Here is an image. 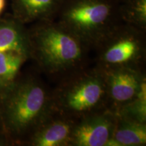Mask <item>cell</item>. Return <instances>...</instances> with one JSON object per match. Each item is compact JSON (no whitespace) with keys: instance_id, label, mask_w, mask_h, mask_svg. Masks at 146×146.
I'll list each match as a JSON object with an SVG mask.
<instances>
[{"instance_id":"1","label":"cell","mask_w":146,"mask_h":146,"mask_svg":"<svg viewBox=\"0 0 146 146\" xmlns=\"http://www.w3.org/2000/svg\"><path fill=\"white\" fill-rule=\"evenodd\" d=\"M119 1L62 0L57 13L58 23L84 43H100L122 19Z\"/></svg>"},{"instance_id":"2","label":"cell","mask_w":146,"mask_h":146,"mask_svg":"<svg viewBox=\"0 0 146 146\" xmlns=\"http://www.w3.org/2000/svg\"><path fill=\"white\" fill-rule=\"evenodd\" d=\"M31 52L49 72L66 70L83 57L84 43L74 33L52 20L39 22L29 36Z\"/></svg>"},{"instance_id":"3","label":"cell","mask_w":146,"mask_h":146,"mask_svg":"<svg viewBox=\"0 0 146 146\" xmlns=\"http://www.w3.org/2000/svg\"><path fill=\"white\" fill-rule=\"evenodd\" d=\"M51 100L44 87L35 81H27L16 87L6 104L9 127L18 133L37 127L50 116Z\"/></svg>"},{"instance_id":"4","label":"cell","mask_w":146,"mask_h":146,"mask_svg":"<svg viewBox=\"0 0 146 146\" xmlns=\"http://www.w3.org/2000/svg\"><path fill=\"white\" fill-rule=\"evenodd\" d=\"M106 96L104 74L91 72L67 83L60 91L56 102L66 114L86 116L101 106Z\"/></svg>"},{"instance_id":"5","label":"cell","mask_w":146,"mask_h":146,"mask_svg":"<svg viewBox=\"0 0 146 146\" xmlns=\"http://www.w3.org/2000/svg\"><path fill=\"white\" fill-rule=\"evenodd\" d=\"M136 29L129 24L126 27L118 25L104 39L100 58L107 68L132 66L139 58L142 45Z\"/></svg>"},{"instance_id":"6","label":"cell","mask_w":146,"mask_h":146,"mask_svg":"<svg viewBox=\"0 0 146 146\" xmlns=\"http://www.w3.org/2000/svg\"><path fill=\"white\" fill-rule=\"evenodd\" d=\"M116 116L112 113H92L78 124L71 134L70 145L76 146H107L112 137Z\"/></svg>"},{"instance_id":"7","label":"cell","mask_w":146,"mask_h":146,"mask_svg":"<svg viewBox=\"0 0 146 146\" xmlns=\"http://www.w3.org/2000/svg\"><path fill=\"white\" fill-rule=\"evenodd\" d=\"M104 75L107 95L120 108L136 96L145 79L132 66L107 68Z\"/></svg>"},{"instance_id":"8","label":"cell","mask_w":146,"mask_h":146,"mask_svg":"<svg viewBox=\"0 0 146 146\" xmlns=\"http://www.w3.org/2000/svg\"><path fill=\"white\" fill-rule=\"evenodd\" d=\"M75 124L68 118H47L37 127L31 143L35 146L70 145L71 134Z\"/></svg>"},{"instance_id":"9","label":"cell","mask_w":146,"mask_h":146,"mask_svg":"<svg viewBox=\"0 0 146 146\" xmlns=\"http://www.w3.org/2000/svg\"><path fill=\"white\" fill-rule=\"evenodd\" d=\"M15 16L23 23L52 20L62 0H12Z\"/></svg>"},{"instance_id":"10","label":"cell","mask_w":146,"mask_h":146,"mask_svg":"<svg viewBox=\"0 0 146 146\" xmlns=\"http://www.w3.org/2000/svg\"><path fill=\"white\" fill-rule=\"evenodd\" d=\"M19 21H0V52H16L28 56L31 52L29 36Z\"/></svg>"},{"instance_id":"11","label":"cell","mask_w":146,"mask_h":146,"mask_svg":"<svg viewBox=\"0 0 146 146\" xmlns=\"http://www.w3.org/2000/svg\"><path fill=\"white\" fill-rule=\"evenodd\" d=\"M112 138L118 146H138L146 143V126L132 118L118 114Z\"/></svg>"},{"instance_id":"12","label":"cell","mask_w":146,"mask_h":146,"mask_svg":"<svg viewBox=\"0 0 146 146\" xmlns=\"http://www.w3.org/2000/svg\"><path fill=\"white\" fill-rule=\"evenodd\" d=\"M122 19L137 29L146 27V0H120Z\"/></svg>"},{"instance_id":"13","label":"cell","mask_w":146,"mask_h":146,"mask_svg":"<svg viewBox=\"0 0 146 146\" xmlns=\"http://www.w3.org/2000/svg\"><path fill=\"white\" fill-rule=\"evenodd\" d=\"M27 57L16 52H0V85L12 82Z\"/></svg>"},{"instance_id":"14","label":"cell","mask_w":146,"mask_h":146,"mask_svg":"<svg viewBox=\"0 0 146 146\" xmlns=\"http://www.w3.org/2000/svg\"><path fill=\"white\" fill-rule=\"evenodd\" d=\"M142 123L146 121V83H142L137 94L129 103L120 108L119 114Z\"/></svg>"},{"instance_id":"15","label":"cell","mask_w":146,"mask_h":146,"mask_svg":"<svg viewBox=\"0 0 146 146\" xmlns=\"http://www.w3.org/2000/svg\"><path fill=\"white\" fill-rule=\"evenodd\" d=\"M5 3V0H0V14L2 12L3 8H4Z\"/></svg>"}]
</instances>
